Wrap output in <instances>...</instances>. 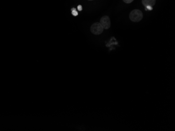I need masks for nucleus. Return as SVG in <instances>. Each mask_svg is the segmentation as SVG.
Returning <instances> with one entry per match:
<instances>
[{
    "instance_id": "6",
    "label": "nucleus",
    "mask_w": 175,
    "mask_h": 131,
    "mask_svg": "<svg viewBox=\"0 0 175 131\" xmlns=\"http://www.w3.org/2000/svg\"><path fill=\"white\" fill-rule=\"evenodd\" d=\"M145 7H146V8H145V10H146V11H147V10L152 11V10H153V7H152V6H149V5L146 6H145Z\"/></svg>"
},
{
    "instance_id": "7",
    "label": "nucleus",
    "mask_w": 175,
    "mask_h": 131,
    "mask_svg": "<svg viewBox=\"0 0 175 131\" xmlns=\"http://www.w3.org/2000/svg\"><path fill=\"white\" fill-rule=\"evenodd\" d=\"M133 1H134V0H123V1H124V2L125 3H127V4L131 3Z\"/></svg>"
},
{
    "instance_id": "3",
    "label": "nucleus",
    "mask_w": 175,
    "mask_h": 131,
    "mask_svg": "<svg viewBox=\"0 0 175 131\" xmlns=\"http://www.w3.org/2000/svg\"><path fill=\"white\" fill-rule=\"evenodd\" d=\"M100 24L103 29H108L111 26V22L109 16H104L100 20Z\"/></svg>"
},
{
    "instance_id": "8",
    "label": "nucleus",
    "mask_w": 175,
    "mask_h": 131,
    "mask_svg": "<svg viewBox=\"0 0 175 131\" xmlns=\"http://www.w3.org/2000/svg\"><path fill=\"white\" fill-rule=\"evenodd\" d=\"M78 10H79V11H82V10H83V7H82V6H81V5H79V6H78Z\"/></svg>"
},
{
    "instance_id": "9",
    "label": "nucleus",
    "mask_w": 175,
    "mask_h": 131,
    "mask_svg": "<svg viewBox=\"0 0 175 131\" xmlns=\"http://www.w3.org/2000/svg\"><path fill=\"white\" fill-rule=\"evenodd\" d=\"M89 1H92V0H89Z\"/></svg>"
},
{
    "instance_id": "1",
    "label": "nucleus",
    "mask_w": 175,
    "mask_h": 131,
    "mask_svg": "<svg viewBox=\"0 0 175 131\" xmlns=\"http://www.w3.org/2000/svg\"><path fill=\"white\" fill-rule=\"evenodd\" d=\"M143 17V13L141 11L137 9L133 10L129 14V18L132 22H139L142 20Z\"/></svg>"
},
{
    "instance_id": "4",
    "label": "nucleus",
    "mask_w": 175,
    "mask_h": 131,
    "mask_svg": "<svg viewBox=\"0 0 175 131\" xmlns=\"http://www.w3.org/2000/svg\"><path fill=\"white\" fill-rule=\"evenodd\" d=\"M142 3L145 6L148 5L153 6L154 5H155L156 0H142Z\"/></svg>"
},
{
    "instance_id": "2",
    "label": "nucleus",
    "mask_w": 175,
    "mask_h": 131,
    "mask_svg": "<svg viewBox=\"0 0 175 131\" xmlns=\"http://www.w3.org/2000/svg\"><path fill=\"white\" fill-rule=\"evenodd\" d=\"M103 28L102 27V25L100 23H95L91 26V32L93 34L100 35L102 34L103 31Z\"/></svg>"
},
{
    "instance_id": "5",
    "label": "nucleus",
    "mask_w": 175,
    "mask_h": 131,
    "mask_svg": "<svg viewBox=\"0 0 175 131\" xmlns=\"http://www.w3.org/2000/svg\"><path fill=\"white\" fill-rule=\"evenodd\" d=\"M72 14L73 15V16H75L78 15V12L75 11V8H73L72 9Z\"/></svg>"
}]
</instances>
